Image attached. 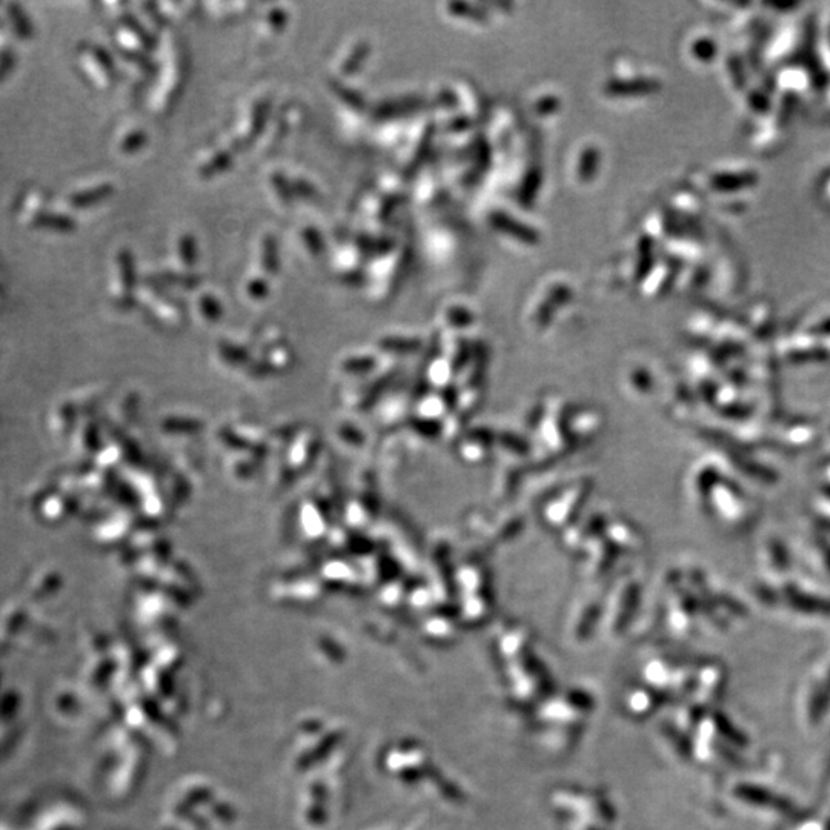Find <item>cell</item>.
<instances>
[{
	"instance_id": "cell-1",
	"label": "cell",
	"mask_w": 830,
	"mask_h": 830,
	"mask_svg": "<svg viewBox=\"0 0 830 830\" xmlns=\"http://www.w3.org/2000/svg\"><path fill=\"white\" fill-rule=\"evenodd\" d=\"M492 220L495 223V227L503 229L506 232H511L514 237L524 240V242H535L537 240V232H534L528 227H524V225H519L514 220V218H509L503 214H495L492 217Z\"/></svg>"
},
{
	"instance_id": "cell-2",
	"label": "cell",
	"mask_w": 830,
	"mask_h": 830,
	"mask_svg": "<svg viewBox=\"0 0 830 830\" xmlns=\"http://www.w3.org/2000/svg\"><path fill=\"white\" fill-rule=\"evenodd\" d=\"M651 83L647 82H617L609 86V90L618 94H632V92H644L649 91Z\"/></svg>"
},
{
	"instance_id": "cell-3",
	"label": "cell",
	"mask_w": 830,
	"mask_h": 830,
	"mask_svg": "<svg viewBox=\"0 0 830 830\" xmlns=\"http://www.w3.org/2000/svg\"><path fill=\"white\" fill-rule=\"evenodd\" d=\"M181 246H185V251H186V254L184 256V260L186 261V263H193V261H194V243H193V240H185L184 245H181Z\"/></svg>"
}]
</instances>
